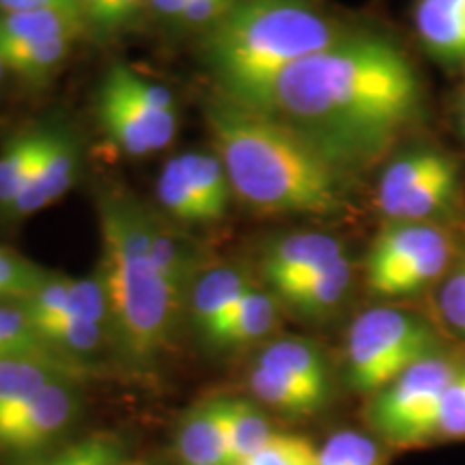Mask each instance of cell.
Masks as SVG:
<instances>
[{
	"label": "cell",
	"mask_w": 465,
	"mask_h": 465,
	"mask_svg": "<svg viewBox=\"0 0 465 465\" xmlns=\"http://www.w3.org/2000/svg\"><path fill=\"white\" fill-rule=\"evenodd\" d=\"M420 110V78L405 52L386 35L353 26L284 69L265 114L351 173L386 153Z\"/></svg>",
	"instance_id": "cell-1"
},
{
	"label": "cell",
	"mask_w": 465,
	"mask_h": 465,
	"mask_svg": "<svg viewBox=\"0 0 465 465\" xmlns=\"http://www.w3.org/2000/svg\"><path fill=\"white\" fill-rule=\"evenodd\" d=\"M205 121L232 194L246 207L322 216L345 209L351 173L274 114L213 95Z\"/></svg>",
	"instance_id": "cell-2"
},
{
	"label": "cell",
	"mask_w": 465,
	"mask_h": 465,
	"mask_svg": "<svg viewBox=\"0 0 465 465\" xmlns=\"http://www.w3.org/2000/svg\"><path fill=\"white\" fill-rule=\"evenodd\" d=\"M351 28L322 0H237L199 33L201 61L218 86L216 95L265 113L284 69Z\"/></svg>",
	"instance_id": "cell-3"
},
{
	"label": "cell",
	"mask_w": 465,
	"mask_h": 465,
	"mask_svg": "<svg viewBox=\"0 0 465 465\" xmlns=\"http://www.w3.org/2000/svg\"><path fill=\"white\" fill-rule=\"evenodd\" d=\"M153 212L119 190L100 196L102 265L114 342L127 362L149 369L166 351L185 295L171 287L151 257Z\"/></svg>",
	"instance_id": "cell-4"
},
{
	"label": "cell",
	"mask_w": 465,
	"mask_h": 465,
	"mask_svg": "<svg viewBox=\"0 0 465 465\" xmlns=\"http://www.w3.org/2000/svg\"><path fill=\"white\" fill-rule=\"evenodd\" d=\"M97 121L121 153L144 158L171 147L177 136V102L164 84L114 63L97 89Z\"/></svg>",
	"instance_id": "cell-5"
},
{
	"label": "cell",
	"mask_w": 465,
	"mask_h": 465,
	"mask_svg": "<svg viewBox=\"0 0 465 465\" xmlns=\"http://www.w3.org/2000/svg\"><path fill=\"white\" fill-rule=\"evenodd\" d=\"M440 351L438 334L422 317L399 308H371L347 332V383L377 394L410 366Z\"/></svg>",
	"instance_id": "cell-6"
},
{
	"label": "cell",
	"mask_w": 465,
	"mask_h": 465,
	"mask_svg": "<svg viewBox=\"0 0 465 465\" xmlns=\"http://www.w3.org/2000/svg\"><path fill=\"white\" fill-rule=\"evenodd\" d=\"M461 364L441 353L420 360L371 399L366 420L377 435L394 446L433 441L438 410Z\"/></svg>",
	"instance_id": "cell-7"
},
{
	"label": "cell",
	"mask_w": 465,
	"mask_h": 465,
	"mask_svg": "<svg viewBox=\"0 0 465 465\" xmlns=\"http://www.w3.org/2000/svg\"><path fill=\"white\" fill-rule=\"evenodd\" d=\"M446 231L427 223H392L366 257V284L381 298H405L440 278L452 259Z\"/></svg>",
	"instance_id": "cell-8"
},
{
	"label": "cell",
	"mask_w": 465,
	"mask_h": 465,
	"mask_svg": "<svg viewBox=\"0 0 465 465\" xmlns=\"http://www.w3.org/2000/svg\"><path fill=\"white\" fill-rule=\"evenodd\" d=\"M459 164L435 149H414L381 173L377 207L392 223H424L457 199Z\"/></svg>",
	"instance_id": "cell-9"
},
{
	"label": "cell",
	"mask_w": 465,
	"mask_h": 465,
	"mask_svg": "<svg viewBox=\"0 0 465 465\" xmlns=\"http://www.w3.org/2000/svg\"><path fill=\"white\" fill-rule=\"evenodd\" d=\"M83 411L80 377L58 380L44 391L0 410V452L28 459L56 449Z\"/></svg>",
	"instance_id": "cell-10"
},
{
	"label": "cell",
	"mask_w": 465,
	"mask_h": 465,
	"mask_svg": "<svg viewBox=\"0 0 465 465\" xmlns=\"http://www.w3.org/2000/svg\"><path fill=\"white\" fill-rule=\"evenodd\" d=\"M80 168H83V144L78 134L65 121H52L42 160L5 218H28L63 199L78 182Z\"/></svg>",
	"instance_id": "cell-11"
},
{
	"label": "cell",
	"mask_w": 465,
	"mask_h": 465,
	"mask_svg": "<svg viewBox=\"0 0 465 465\" xmlns=\"http://www.w3.org/2000/svg\"><path fill=\"white\" fill-rule=\"evenodd\" d=\"M345 246L325 232H293V235L272 240L261 252V274L274 291L278 300L293 289L322 274L336 259H341Z\"/></svg>",
	"instance_id": "cell-12"
},
{
	"label": "cell",
	"mask_w": 465,
	"mask_h": 465,
	"mask_svg": "<svg viewBox=\"0 0 465 465\" xmlns=\"http://www.w3.org/2000/svg\"><path fill=\"white\" fill-rule=\"evenodd\" d=\"M15 304L25 311L28 322L45 317H80L113 325L100 272L91 278H69L50 272L31 295Z\"/></svg>",
	"instance_id": "cell-13"
},
{
	"label": "cell",
	"mask_w": 465,
	"mask_h": 465,
	"mask_svg": "<svg viewBox=\"0 0 465 465\" xmlns=\"http://www.w3.org/2000/svg\"><path fill=\"white\" fill-rule=\"evenodd\" d=\"M254 287L252 278L240 263H220L196 276L188 291V317L199 339L209 341L226 315Z\"/></svg>",
	"instance_id": "cell-14"
},
{
	"label": "cell",
	"mask_w": 465,
	"mask_h": 465,
	"mask_svg": "<svg viewBox=\"0 0 465 465\" xmlns=\"http://www.w3.org/2000/svg\"><path fill=\"white\" fill-rule=\"evenodd\" d=\"M414 31L422 48L449 67H465V0H414Z\"/></svg>",
	"instance_id": "cell-15"
},
{
	"label": "cell",
	"mask_w": 465,
	"mask_h": 465,
	"mask_svg": "<svg viewBox=\"0 0 465 465\" xmlns=\"http://www.w3.org/2000/svg\"><path fill=\"white\" fill-rule=\"evenodd\" d=\"M254 362L274 369L287 380L300 383L302 388L317 394L325 403H330L332 399L330 364L315 342L298 339V336H284V339L267 342L254 358Z\"/></svg>",
	"instance_id": "cell-16"
},
{
	"label": "cell",
	"mask_w": 465,
	"mask_h": 465,
	"mask_svg": "<svg viewBox=\"0 0 465 465\" xmlns=\"http://www.w3.org/2000/svg\"><path fill=\"white\" fill-rule=\"evenodd\" d=\"M179 465H232L218 399L201 401L182 416L174 431Z\"/></svg>",
	"instance_id": "cell-17"
},
{
	"label": "cell",
	"mask_w": 465,
	"mask_h": 465,
	"mask_svg": "<svg viewBox=\"0 0 465 465\" xmlns=\"http://www.w3.org/2000/svg\"><path fill=\"white\" fill-rule=\"evenodd\" d=\"M278 298L274 293L259 289L254 284L252 289L243 295L240 304L226 315L223 323L218 325L216 332L207 341V345L220 351H232V349H243L254 345L270 336L278 325Z\"/></svg>",
	"instance_id": "cell-18"
},
{
	"label": "cell",
	"mask_w": 465,
	"mask_h": 465,
	"mask_svg": "<svg viewBox=\"0 0 465 465\" xmlns=\"http://www.w3.org/2000/svg\"><path fill=\"white\" fill-rule=\"evenodd\" d=\"M52 121L28 124L17 130L0 149V216H7L22 190L31 182L50 138Z\"/></svg>",
	"instance_id": "cell-19"
},
{
	"label": "cell",
	"mask_w": 465,
	"mask_h": 465,
	"mask_svg": "<svg viewBox=\"0 0 465 465\" xmlns=\"http://www.w3.org/2000/svg\"><path fill=\"white\" fill-rule=\"evenodd\" d=\"M83 35H86V31L72 7L0 14V52L45 44L61 37L80 39Z\"/></svg>",
	"instance_id": "cell-20"
},
{
	"label": "cell",
	"mask_w": 465,
	"mask_h": 465,
	"mask_svg": "<svg viewBox=\"0 0 465 465\" xmlns=\"http://www.w3.org/2000/svg\"><path fill=\"white\" fill-rule=\"evenodd\" d=\"M80 375V364L61 356L0 358V410L20 403L58 380Z\"/></svg>",
	"instance_id": "cell-21"
},
{
	"label": "cell",
	"mask_w": 465,
	"mask_h": 465,
	"mask_svg": "<svg viewBox=\"0 0 465 465\" xmlns=\"http://www.w3.org/2000/svg\"><path fill=\"white\" fill-rule=\"evenodd\" d=\"M353 281V265L347 254L336 259L332 265L325 267L322 274L293 289L284 295L282 304H287L295 315L302 319H328L339 311L342 302L347 300L349 289Z\"/></svg>",
	"instance_id": "cell-22"
},
{
	"label": "cell",
	"mask_w": 465,
	"mask_h": 465,
	"mask_svg": "<svg viewBox=\"0 0 465 465\" xmlns=\"http://www.w3.org/2000/svg\"><path fill=\"white\" fill-rule=\"evenodd\" d=\"M231 463L240 465L274 438L272 420L257 403L240 397H216Z\"/></svg>",
	"instance_id": "cell-23"
},
{
	"label": "cell",
	"mask_w": 465,
	"mask_h": 465,
	"mask_svg": "<svg viewBox=\"0 0 465 465\" xmlns=\"http://www.w3.org/2000/svg\"><path fill=\"white\" fill-rule=\"evenodd\" d=\"M179 162H182L190 188L203 209L205 223H220L226 216L232 196L229 174H226L223 160L216 153L190 151V153L179 155Z\"/></svg>",
	"instance_id": "cell-24"
},
{
	"label": "cell",
	"mask_w": 465,
	"mask_h": 465,
	"mask_svg": "<svg viewBox=\"0 0 465 465\" xmlns=\"http://www.w3.org/2000/svg\"><path fill=\"white\" fill-rule=\"evenodd\" d=\"M246 381L250 392L254 394L259 403L272 407L278 414L289 418L312 416L328 405L317 394L302 388L300 383L287 380L284 375L276 373L274 369H267L259 362H252V366H250Z\"/></svg>",
	"instance_id": "cell-25"
},
{
	"label": "cell",
	"mask_w": 465,
	"mask_h": 465,
	"mask_svg": "<svg viewBox=\"0 0 465 465\" xmlns=\"http://www.w3.org/2000/svg\"><path fill=\"white\" fill-rule=\"evenodd\" d=\"M75 42H78L75 37L52 39L45 44L0 52V58H3L7 74H14L26 83H45L65 65Z\"/></svg>",
	"instance_id": "cell-26"
},
{
	"label": "cell",
	"mask_w": 465,
	"mask_h": 465,
	"mask_svg": "<svg viewBox=\"0 0 465 465\" xmlns=\"http://www.w3.org/2000/svg\"><path fill=\"white\" fill-rule=\"evenodd\" d=\"M155 194H158L160 207L164 209L174 223L183 226H205V216L192 192L188 177H185L182 162L177 158L168 160L162 166L158 183H155Z\"/></svg>",
	"instance_id": "cell-27"
},
{
	"label": "cell",
	"mask_w": 465,
	"mask_h": 465,
	"mask_svg": "<svg viewBox=\"0 0 465 465\" xmlns=\"http://www.w3.org/2000/svg\"><path fill=\"white\" fill-rule=\"evenodd\" d=\"M14 356H58V353L37 334L15 302L0 300V358Z\"/></svg>",
	"instance_id": "cell-28"
},
{
	"label": "cell",
	"mask_w": 465,
	"mask_h": 465,
	"mask_svg": "<svg viewBox=\"0 0 465 465\" xmlns=\"http://www.w3.org/2000/svg\"><path fill=\"white\" fill-rule=\"evenodd\" d=\"M151 15V0H100L95 20L89 28V35L102 42L132 33Z\"/></svg>",
	"instance_id": "cell-29"
},
{
	"label": "cell",
	"mask_w": 465,
	"mask_h": 465,
	"mask_svg": "<svg viewBox=\"0 0 465 465\" xmlns=\"http://www.w3.org/2000/svg\"><path fill=\"white\" fill-rule=\"evenodd\" d=\"M380 444L358 431H339L317 450L315 465H381Z\"/></svg>",
	"instance_id": "cell-30"
},
{
	"label": "cell",
	"mask_w": 465,
	"mask_h": 465,
	"mask_svg": "<svg viewBox=\"0 0 465 465\" xmlns=\"http://www.w3.org/2000/svg\"><path fill=\"white\" fill-rule=\"evenodd\" d=\"M50 272L0 246V300L20 302L48 278Z\"/></svg>",
	"instance_id": "cell-31"
},
{
	"label": "cell",
	"mask_w": 465,
	"mask_h": 465,
	"mask_svg": "<svg viewBox=\"0 0 465 465\" xmlns=\"http://www.w3.org/2000/svg\"><path fill=\"white\" fill-rule=\"evenodd\" d=\"M317 449L302 435L276 433L259 452L240 465H315Z\"/></svg>",
	"instance_id": "cell-32"
},
{
	"label": "cell",
	"mask_w": 465,
	"mask_h": 465,
	"mask_svg": "<svg viewBox=\"0 0 465 465\" xmlns=\"http://www.w3.org/2000/svg\"><path fill=\"white\" fill-rule=\"evenodd\" d=\"M433 440H465V364L441 397Z\"/></svg>",
	"instance_id": "cell-33"
},
{
	"label": "cell",
	"mask_w": 465,
	"mask_h": 465,
	"mask_svg": "<svg viewBox=\"0 0 465 465\" xmlns=\"http://www.w3.org/2000/svg\"><path fill=\"white\" fill-rule=\"evenodd\" d=\"M113 435L108 433H95L86 435V438L78 441H69L65 446H56L42 452V455H35L28 459H20V465H91L97 457L102 455V450L106 449V444Z\"/></svg>",
	"instance_id": "cell-34"
},
{
	"label": "cell",
	"mask_w": 465,
	"mask_h": 465,
	"mask_svg": "<svg viewBox=\"0 0 465 465\" xmlns=\"http://www.w3.org/2000/svg\"><path fill=\"white\" fill-rule=\"evenodd\" d=\"M438 306L446 322L465 336V257L457 261L446 282L441 284Z\"/></svg>",
	"instance_id": "cell-35"
},
{
	"label": "cell",
	"mask_w": 465,
	"mask_h": 465,
	"mask_svg": "<svg viewBox=\"0 0 465 465\" xmlns=\"http://www.w3.org/2000/svg\"><path fill=\"white\" fill-rule=\"evenodd\" d=\"M52 7H72V0H0V14H17V11H37Z\"/></svg>",
	"instance_id": "cell-36"
},
{
	"label": "cell",
	"mask_w": 465,
	"mask_h": 465,
	"mask_svg": "<svg viewBox=\"0 0 465 465\" xmlns=\"http://www.w3.org/2000/svg\"><path fill=\"white\" fill-rule=\"evenodd\" d=\"M130 461L125 459V449L119 440L110 438V441L106 444V449L102 450V455L95 459L91 465H127Z\"/></svg>",
	"instance_id": "cell-37"
},
{
	"label": "cell",
	"mask_w": 465,
	"mask_h": 465,
	"mask_svg": "<svg viewBox=\"0 0 465 465\" xmlns=\"http://www.w3.org/2000/svg\"><path fill=\"white\" fill-rule=\"evenodd\" d=\"M185 0H151V15L160 17V20L173 25L174 17L179 15Z\"/></svg>",
	"instance_id": "cell-38"
},
{
	"label": "cell",
	"mask_w": 465,
	"mask_h": 465,
	"mask_svg": "<svg viewBox=\"0 0 465 465\" xmlns=\"http://www.w3.org/2000/svg\"><path fill=\"white\" fill-rule=\"evenodd\" d=\"M72 7L78 14L80 22H83L86 35H89V28L93 20H95L97 9H100V0H72Z\"/></svg>",
	"instance_id": "cell-39"
},
{
	"label": "cell",
	"mask_w": 465,
	"mask_h": 465,
	"mask_svg": "<svg viewBox=\"0 0 465 465\" xmlns=\"http://www.w3.org/2000/svg\"><path fill=\"white\" fill-rule=\"evenodd\" d=\"M5 75H7V69H5V63H3V58H0V84H3Z\"/></svg>",
	"instance_id": "cell-40"
},
{
	"label": "cell",
	"mask_w": 465,
	"mask_h": 465,
	"mask_svg": "<svg viewBox=\"0 0 465 465\" xmlns=\"http://www.w3.org/2000/svg\"><path fill=\"white\" fill-rule=\"evenodd\" d=\"M461 125H463V134H465V95H463V104H461Z\"/></svg>",
	"instance_id": "cell-41"
},
{
	"label": "cell",
	"mask_w": 465,
	"mask_h": 465,
	"mask_svg": "<svg viewBox=\"0 0 465 465\" xmlns=\"http://www.w3.org/2000/svg\"><path fill=\"white\" fill-rule=\"evenodd\" d=\"M127 465H149V463H143V461H138V463H132V461H130V463H127Z\"/></svg>",
	"instance_id": "cell-42"
}]
</instances>
